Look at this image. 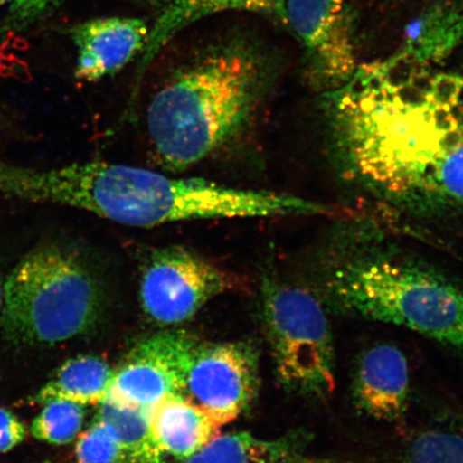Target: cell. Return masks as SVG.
I'll return each instance as SVG.
<instances>
[{
    "instance_id": "15",
    "label": "cell",
    "mask_w": 463,
    "mask_h": 463,
    "mask_svg": "<svg viewBox=\"0 0 463 463\" xmlns=\"http://www.w3.org/2000/svg\"><path fill=\"white\" fill-rule=\"evenodd\" d=\"M114 369L102 358L84 355L69 360L37 392L33 401H67L80 405L100 404L108 396Z\"/></svg>"
},
{
    "instance_id": "11",
    "label": "cell",
    "mask_w": 463,
    "mask_h": 463,
    "mask_svg": "<svg viewBox=\"0 0 463 463\" xmlns=\"http://www.w3.org/2000/svg\"><path fill=\"white\" fill-rule=\"evenodd\" d=\"M409 396V364L399 347L382 344L363 353L352 382V403L357 412L393 422L407 412Z\"/></svg>"
},
{
    "instance_id": "17",
    "label": "cell",
    "mask_w": 463,
    "mask_h": 463,
    "mask_svg": "<svg viewBox=\"0 0 463 463\" xmlns=\"http://www.w3.org/2000/svg\"><path fill=\"white\" fill-rule=\"evenodd\" d=\"M401 463H463V426L420 432L405 449Z\"/></svg>"
},
{
    "instance_id": "2",
    "label": "cell",
    "mask_w": 463,
    "mask_h": 463,
    "mask_svg": "<svg viewBox=\"0 0 463 463\" xmlns=\"http://www.w3.org/2000/svg\"><path fill=\"white\" fill-rule=\"evenodd\" d=\"M309 288L335 315L408 328L463 354V285L373 219L334 225L317 249Z\"/></svg>"
},
{
    "instance_id": "23",
    "label": "cell",
    "mask_w": 463,
    "mask_h": 463,
    "mask_svg": "<svg viewBox=\"0 0 463 463\" xmlns=\"http://www.w3.org/2000/svg\"><path fill=\"white\" fill-rule=\"evenodd\" d=\"M25 428L10 411L0 408V454L7 453L23 442Z\"/></svg>"
},
{
    "instance_id": "13",
    "label": "cell",
    "mask_w": 463,
    "mask_h": 463,
    "mask_svg": "<svg viewBox=\"0 0 463 463\" xmlns=\"http://www.w3.org/2000/svg\"><path fill=\"white\" fill-rule=\"evenodd\" d=\"M311 439L305 430L275 439L257 438L249 432L219 433L189 458L167 463H343L309 454Z\"/></svg>"
},
{
    "instance_id": "19",
    "label": "cell",
    "mask_w": 463,
    "mask_h": 463,
    "mask_svg": "<svg viewBox=\"0 0 463 463\" xmlns=\"http://www.w3.org/2000/svg\"><path fill=\"white\" fill-rule=\"evenodd\" d=\"M205 2L206 0H173L149 31L146 44L142 52L138 67L140 74L137 78V82L141 80L145 69H147L160 50L184 27L193 24L195 14Z\"/></svg>"
},
{
    "instance_id": "10",
    "label": "cell",
    "mask_w": 463,
    "mask_h": 463,
    "mask_svg": "<svg viewBox=\"0 0 463 463\" xmlns=\"http://www.w3.org/2000/svg\"><path fill=\"white\" fill-rule=\"evenodd\" d=\"M194 341L181 332L144 340L114 370L106 399L126 407L153 411L165 398L181 395L184 368Z\"/></svg>"
},
{
    "instance_id": "6",
    "label": "cell",
    "mask_w": 463,
    "mask_h": 463,
    "mask_svg": "<svg viewBox=\"0 0 463 463\" xmlns=\"http://www.w3.org/2000/svg\"><path fill=\"white\" fill-rule=\"evenodd\" d=\"M260 312L278 381L307 401L327 402L335 390V356L321 300L309 288L265 274Z\"/></svg>"
},
{
    "instance_id": "22",
    "label": "cell",
    "mask_w": 463,
    "mask_h": 463,
    "mask_svg": "<svg viewBox=\"0 0 463 463\" xmlns=\"http://www.w3.org/2000/svg\"><path fill=\"white\" fill-rule=\"evenodd\" d=\"M281 7L282 0H206L195 14L194 23L205 16L233 10L274 14L279 17Z\"/></svg>"
},
{
    "instance_id": "24",
    "label": "cell",
    "mask_w": 463,
    "mask_h": 463,
    "mask_svg": "<svg viewBox=\"0 0 463 463\" xmlns=\"http://www.w3.org/2000/svg\"><path fill=\"white\" fill-rule=\"evenodd\" d=\"M4 282L2 275H0V315H2L3 304H4Z\"/></svg>"
},
{
    "instance_id": "12",
    "label": "cell",
    "mask_w": 463,
    "mask_h": 463,
    "mask_svg": "<svg viewBox=\"0 0 463 463\" xmlns=\"http://www.w3.org/2000/svg\"><path fill=\"white\" fill-rule=\"evenodd\" d=\"M150 29L137 17H103L71 29L78 48L75 78L95 83L123 69L146 44Z\"/></svg>"
},
{
    "instance_id": "18",
    "label": "cell",
    "mask_w": 463,
    "mask_h": 463,
    "mask_svg": "<svg viewBox=\"0 0 463 463\" xmlns=\"http://www.w3.org/2000/svg\"><path fill=\"white\" fill-rule=\"evenodd\" d=\"M83 405L67 401H52L32 422L31 432L39 441L63 445L73 441L83 426Z\"/></svg>"
},
{
    "instance_id": "25",
    "label": "cell",
    "mask_w": 463,
    "mask_h": 463,
    "mask_svg": "<svg viewBox=\"0 0 463 463\" xmlns=\"http://www.w3.org/2000/svg\"><path fill=\"white\" fill-rule=\"evenodd\" d=\"M8 0H0V5H3L5 3H7Z\"/></svg>"
},
{
    "instance_id": "7",
    "label": "cell",
    "mask_w": 463,
    "mask_h": 463,
    "mask_svg": "<svg viewBox=\"0 0 463 463\" xmlns=\"http://www.w3.org/2000/svg\"><path fill=\"white\" fill-rule=\"evenodd\" d=\"M241 277L182 246L155 248L142 264L140 303L161 326L194 317L206 304L237 291Z\"/></svg>"
},
{
    "instance_id": "9",
    "label": "cell",
    "mask_w": 463,
    "mask_h": 463,
    "mask_svg": "<svg viewBox=\"0 0 463 463\" xmlns=\"http://www.w3.org/2000/svg\"><path fill=\"white\" fill-rule=\"evenodd\" d=\"M258 389L259 360L251 345L206 344L195 339L179 396L222 427L245 412Z\"/></svg>"
},
{
    "instance_id": "14",
    "label": "cell",
    "mask_w": 463,
    "mask_h": 463,
    "mask_svg": "<svg viewBox=\"0 0 463 463\" xmlns=\"http://www.w3.org/2000/svg\"><path fill=\"white\" fill-rule=\"evenodd\" d=\"M150 428L165 458L179 461L206 447L222 427L186 399L172 396L156 405L150 416Z\"/></svg>"
},
{
    "instance_id": "16",
    "label": "cell",
    "mask_w": 463,
    "mask_h": 463,
    "mask_svg": "<svg viewBox=\"0 0 463 463\" xmlns=\"http://www.w3.org/2000/svg\"><path fill=\"white\" fill-rule=\"evenodd\" d=\"M152 411L126 407L111 401L100 403L99 419L112 430L118 444L120 463H167L150 428Z\"/></svg>"
},
{
    "instance_id": "5",
    "label": "cell",
    "mask_w": 463,
    "mask_h": 463,
    "mask_svg": "<svg viewBox=\"0 0 463 463\" xmlns=\"http://www.w3.org/2000/svg\"><path fill=\"white\" fill-rule=\"evenodd\" d=\"M101 291L84 260L50 245L29 252L4 282L0 322L17 344L55 345L89 332Z\"/></svg>"
},
{
    "instance_id": "3",
    "label": "cell",
    "mask_w": 463,
    "mask_h": 463,
    "mask_svg": "<svg viewBox=\"0 0 463 463\" xmlns=\"http://www.w3.org/2000/svg\"><path fill=\"white\" fill-rule=\"evenodd\" d=\"M20 200L77 208L136 228L191 220L318 216L329 208L269 190L222 186L103 161L53 167H22L15 177Z\"/></svg>"
},
{
    "instance_id": "4",
    "label": "cell",
    "mask_w": 463,
    "mask_h": 463,
    "mask_svg": "<svg viewBox=\"0 0 463 463\" xmlns=\"http://www.w3.org/2000/svg\"><path fill=\"white\" fill-rule=\"evenodd\" d=\"M277 71L275 58L244 39L215 45L179 69L147 109L160 165L182 172L233 146L256 123Z\"/></svg>"
},
{
    "instance_id": "21",
    "label": "cell",
    "mask_w": 463,
    "mask_h": 463,
    "mask_svg": "<svg viewBox=\"0 0 463 463\" xmlns=\"http://www.w3.org/2000/svg\"><path fill=\"white\" fill-rule=\"evenodd\" d=\"M61 2V0H9L8 26L14 29L26 28L51 14Z\"/></svg>"
},
{
    "instance_id": "1",
    "label": "cell",
    "mask_w": 463,
    "mask_h": 463,
    "mask_svg": "<svg viewBox=\"0 0 463 463\" xmlns=\"http://www.w3.org/2000/svg\"><path fill=\"white\" fill-rule=\"evenodd\" d=\"M427 68H357L324 92L321 108L335 169L391 215L463 213V78Z\"/></svg>"
},
{
    "instance_id": "20",
    "label": "cell",
    "mask_w": 463,
    "mask_h": 463,
    "mask_svg": "<svg viewBox=\"0 0 463 463\" xmlns=\"http://www.w3.org/2000/svg\"><path fill=\"white\" fill-rule=\"evenodd\" d=\"M68 463H120L118 444L106 422L96 419L80 434Z\"/></svg>"
},
{
    "instance_id": "8",
    "label": "cell",
    "mask_w": 463,
    "mask_h": 463,
    "mask_svg": "<svg viewBox=\"0 0 463 463\" xmlns=\"http://www.w3.org/2000/svg\"><path fill=\"white\" fill-rule=\"evenodd\" d=\"M280 19L304 51V71L321 94L357 71L355 17L350 0H282Z\"/></svg>"
}]
</instances>
